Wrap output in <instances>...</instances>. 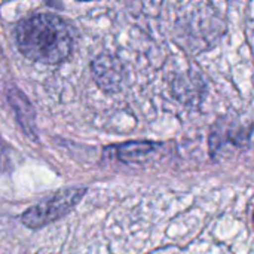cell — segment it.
<instances>
[{
	"label": "cell",
	"instance_id": "1",
	"mask_svg": "<svg viewBox=\"0 0 254 254\" xmlns=\"http://www.w3.org/2000/svg\"><path fill=\"white\" fill-rule=\"evenodd\" d=\"M18 51L28 60L42 64H60L74 46V30L61 16L36 13L21 19L13 28Z\"/></svg>",
	"mask_w": 254,
	"mask_h": 254
},
{
	"label": "cell",
	"instance_id": "5",
	"mask_svg": "<svg viewBox=\"0 0 254 254\" xmlns=\"http://www.w3.org/2000/svg\"><path fill=\"white\" fill-rule=\"evenodd\" d=\"M159 146L152 141H128L115 146L116 156L124 164H143L146 162Z\"/></svg>",
	"mask_w": 254,
	"mask_h": 254
},
{
	"label": "cell",
	"instance_id": "3",
	"mask_svg": "<svg viewBox=\"0 0 254 254\" xmlns=\"http://www.w3.org/2000/svg\"><path fill=\"white\" fill-rule=\"evenodd\" d=\"M92 76L104 92L113 94L122 89L124 83V64L112 54H100L91 64Z\"/></svg>",
	"mask_w": 254,
	"mask_h": 254
},
{
	"label": "cell",
	"instance_id": "2",
	"mask_svg": "<svg viewBox=\"0 0 254 254\" xmlns=\"http://www.w3.org/2000/svg\"><path fill=\"white\" fill-rule=\"evenodd\" d=\"M86 188H68L58 190L49 198L25 210L21 216V222L30 229L45 228L68 214L86 195Z\"/></svg>",
	"mask_w": 254,
	"mask_h": 254
},
{
	"label": "cell",
	"instance_id": "4",
	"mask_svg": "<svg viewBox=\"0 0 254 254\" xmlns=\"http://www.w3.org/2000/svg\"><path fill=\"white\" fill-rule=\"evenodd\" d=\"M6 98L16 116V121L22 131L33 140H37L36 132V112L31 101L18 86H9L6 91Z\"/></svg>",
	"mask_w": 254,
	"mask_h": 254
}]
</instances>
